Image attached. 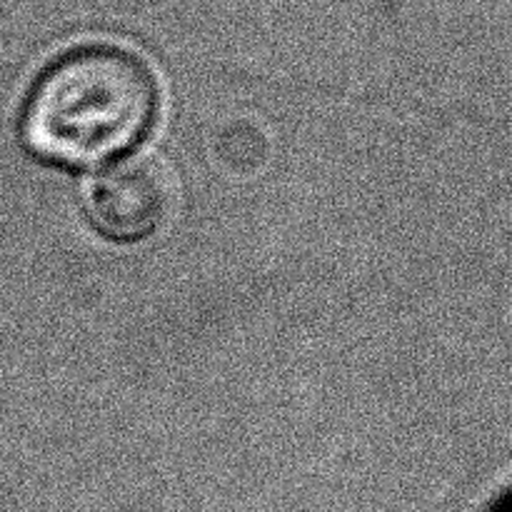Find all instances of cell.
<instances>
[{
    "instance_id": "2",
    "label": "cell",
    "mask_w": 512,
    "mask_h": 512,
    "mask_svg": "<svg viewBox=\"0 0 512 512\" xmlns=\"http://www.w3.org/2000/svg\"><path fill=\"white\" fill-rule=\"evenodd\" d=\"M173 203L168 173L150 158H133L105 170L88 193V215L98 233L135 243L163 225Z\"/></svg>"
},
{
    "instance_id": "1",
    "label": "cell",
    "mask_w": 512,
    "mask_h": 512,
    "mask_svg": "<svg viewBox=\"0 0 512 512\" xmlns=\"http://www.w3.org/2000/svg\"><path fill=\"white\" fill-rule=\"evenodd\" d=\"M153 73L118 45H85L40 75L23 115L35 158L63 168H98L133 148L155 118Z\"/></svg>"
},
{
    "instance_id": "3",
    "label": "cell",
    "mask_w": 512,
    "mask_h": 512,
    "mask_svg": "<svg viewBox=\"0 0 512 512\" xmlns=\"http://www.w3.org/2000/svg\"><path fill=\"white\" fill-rule=\"evenodd\" d=\"M503 512H512V503H508V508H505Z\"/></svg>"
}]
</instances>
